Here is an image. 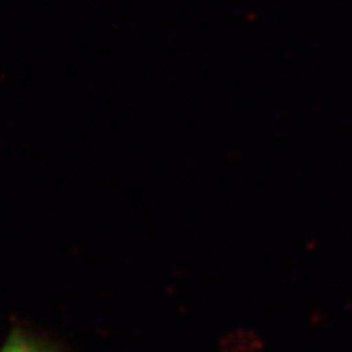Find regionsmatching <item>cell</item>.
Masks as SVG:
<instances>
[{"label": "cell", "instance_id": "1", "mask_svg": "<svg viewBox=\"0 0 352 352\" xmlns=\"http://www.w3.org/2000/svg\"><path fill=\"white\" fill-rule=\"evenodd\" d=\"M2 352H44L39 347L30 344V342L21 340H12L8 344L3 347Z\"/></svg>", "mask_w": 352, "mask_h": 352}]
</instances>
